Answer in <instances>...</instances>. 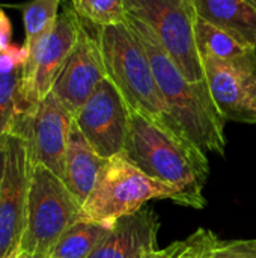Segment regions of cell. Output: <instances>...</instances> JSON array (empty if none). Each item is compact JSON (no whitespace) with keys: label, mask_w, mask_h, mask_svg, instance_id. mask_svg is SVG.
<instances>
[{"label":"cell","mask_w":256,"mask_h":258,"mask_svg":"<svg viewBox=\"0 0 256 258\" xmlns=\"http://www.w3.org/2000/svg\"><path fill=\"white\" fill-rule=\"evenodd\" d=\"M125 23L151 62L158 89L175 124L205 154L223 156L226 119L214 104L207 80L190 82L146 23L130 15H125Z\"/></svg>","instance_id":"6da1fadb"},{"label":"cell","mask_w":256,"mask_h":258,"mask_svg":"<svg viewBox=\"0 0 256 258\" xmlns=\"http://www.w3.org/2000/svg\"><path fill=\"white\" fill-rule=\"evenodd\" d=\"M121 154L148 177L172 187L177 204L196 210L207 206V154L183 135L131 110L130 132Z\"/></svg>","instance_id":"7a4b0ae2"},{"label":"cell","mask_w":256,"mask_h":258,"mask_svg":"<svg viewBox=\"0 0 256 258\" xmlns=\"http://www.w3.org/2000/svg\"><path fill=\"white\" fill-rule=\"evenodd\" d=\"M95 29L107 77L116 85L130 110L184 136L169 113L143 47L127 23Z\"/></svg>","instance_id":"3957f363"},{"label":"cell","mask_w":256,"mask_h":258,"mask_svg":"<svg viewBox=\"0 0 256 258\" xmlns=\"http://www.w3.org/2000/svg\"><path fill=\"white\" fill-rule=\"evenodd\" d=\"M81 203L63 180L42 165L32 163L24 230L20 240L29 258H47L59 237L78 221Z\"/></svg>","instance_id":"277c9868"},{"label":"cell","mask_w":256,"mask_h":258,"mask_svg":"<svg viewBox=\"0 0 256 258\" xmlns=\"http://www.w3.org/2000/svg\"><path fill=\"white\" fill-rule=\"evenodd\" d=\"M172 187L148 177L122 154L107 160L98 181L81 204L78 221L113 225L118 219L133 215L152 200H170Z\"/></svg>","instance_id":"5b68a950"},{"label":"cell","mask_w":256,"mask_h":258,"mask_svg":"<svg viewBox=\"0 0 256 258\" xmlns=\"http://www.w3.org/2000/svg\"><path fill=\"white\" fill-rule=\"evenodd\" d=\"M125 15L146 23L190 82L205 74L195 39L196 12L192 0H124Z\"/></svg>","instance_id":"8992f818"},{"label":"cell","mask_w":256,"mask_h":258,"mask_svg":"<svg viewBox=\"0 0 256 258\" xmlns=\"http://www.w3.org/2000/svg\"><path fill=\"white\" fill-rule=\"evenodd\" d=\"M81 30V20L72 8L59 12L53 30L27 48L18 86V113L32 112L44 100L71 54ZM17 118V116H15Z\"/></svg>","instance_id":"52a82bcc"},{"label":"cell","mask_w":256,"mask_h":258,"mask_svg":"<svg viewBox=\"0 0 256 258\" xmlns=\"http://www.w3.org/2000/svg\"><path fill=\"white\" fill-rule=\"evenodd\" d=\"M72 122L74 115L50 92L32 112L17 115L11 133L26 139L33 165H42L63 180Z\"/></svg>","instance_id":"ba28073f"},{"label":"cell","mask_w":256,"mask_h":258,"mask_svg":"<svg viewBox=\"0 0 256 258\" xmlns=\"http://www.w3.org/2000/svg\"><path fill=\"white\" fill-rule=\"evenodd\" d=\"M131 110L116 88L106 77L83 107L74 115V121L92 148L104 159H112L124 151L130 132Z\"/></svg>","instance_id":"9c48e42d"},{"label":"cell","mask_w":256,"mask_h":258,"mask_svg":"<svg viewBox=\"0 0 256 258\" xmlns=\"http://www.w3.org/2000/svg\"><path fill=\"white\" fill-rule=\"evenodd\" d=\"M5 148L6 163L0 187V258L20 245L32 172V159L24 138L11 133Z\"/></svg>","instance_id":"30bf717a"},{"label":"cell","mask_w":256,"mask_h":258,"mask_svg":"<svg viewBox=\"0 0 256 258\" xmlns=\"http://www.w3.org/2000/svg\"><path fill=\"white\" fill-rule=\"evenodd\" d=\"M210 94L226 121L256 124V62L229 63L201 54Z\"/></svg>","instance_id":"8fae6325"},{"label":"cell","mask_w":256,"mask_h":258,"mask_svg":"<svg viewBox=\"0 0 256 258\" xmlns=\"http://www.w3.org/2000/svg\"><path fill=\"white\" fill-rule=\"evenodd\" d=\"M106 77L107 71L98 41L81 21L78 39L60 70L51 92L75 115Z\"/></svg>","instance_id":"7c38bea8"},{"label":"cell","mask_w":256,"mask_h":258,"mask_svg":"<svg viewBox=\"0 0 256 258\" xmlns=\"http://www.w3.org/2000/svg\"><path fill=\"white\" fill-rule=\"evenodd\" d=\"M160 221L151 209L118 219L89 258H155Z\"/></svg>","instance_id":"4fadbf2b"},{"label":"cell","mask_w":256,"mask_h":258,"mask_svg":"<svg viewBox=\"0 0 256 258\" xmlns=\"http://www.w3.org/2000/svg\"><path fill=\"white\" fill-rule=\"evenodd\" d=\"M107 160L92 148L74 121L66 147L63 183L81 204L94 190Z\"/></svg>","instance_id":"5bb4252c"},{"label":"cell","mask_w":256,"mask_h":258,"mask_svg":"<svg viewBox=\"0 0 256 258\" xmlns=\"http://www.w3.org/2000/svg\"><path fill=\"white\" fill-rule=\"evenodd\" d=\"M198 17L256 47V5L249 0H192Z\"/></svg>","instance_id":"9a60e30c"},{"label":"cell","mask_w":256,"mask_h":258,"mask_svg":"<svg viewBox=\"0 0 256 258\" xmlns=\"http://www.w3.org/2000/svg\"><path fill=\"white\" fill-rule=\"evenodd\" d=\"M195 39L199 54H210L229 63L256 62V47L213 26L198 15L195 20Z\"/></svg>","instance_id":"2e32d148"},{"label":"cell","mask_w":256,"mask_h":258,"mask_svg":"<svg viewBox=\"0 0 256 258\" xmlns=\"http://www.w3.org/2000/svg\"><path fill=\"white\" fill-rule=\"evenodd\" d=\"M112 225L77 221L65 230L47 258H89Z\"/></svg>","instance_id":"e0dca14e"},{"label":"cell","mask_w":256,"mask_h":258,"mask_svg":"<svg viewBox=\"0 0 256 258\" xmlns=\"http://www.w3.org/2000/svg\"><path fill=\"white\" fill-rule=\"evenodd\" d=\"M59 5L60 0H30L23 5L26 48L33 47L53 30L59 17Z\"/></svg>","instance_id":"ac0fdd59"},{"label":"cell","mask_w":256,"mask_h":258,"mask_svg":"<svg viewBox=\"0 0 256 258\" xmlns=\"http://www.w3.org/2000/svg\"><path fill=\"white\" fill-rule=\"evenodd\" d=\"M72 9L89 26L106 27L125 21L124 0H71Z\"/></svg>","instance_id":"d6986e66"},{"label":"cell","mask_w":256,"mask_h":258,"mask_svg":"<svg viewBox=\"0 0 256 258\" xmlns=\"http://www.w3.org/2000/svg\"><path fill=\"white\" fill-rule=\"evenodd\" d=\"M21 70L0 73V148L5 147L18 113V86Z\"/></svg>","instance_id":"ffe728a7"},{"label":"cell","mask_w":256,"mask_h":258,"mask_svg":"<svg viewBox=\"0 0 256 258\" xmlns=\"http://www.w3.org/2000/svg\"><path fill=\"white\" fill-rule=\"evenodd\" d=\"M210 258H256V240H219Z\"/></svg>","instance_id":"44dd1931"},{"label":"cell","mask_w":256,"mask_h":258,"mask_svg":"<svg viewBox=\"0 0 256 258\" xmlns=\"http://www.w3.org/2000/svg\"><path fill=\"white\" fill-rule=\"evenodd\" d=\"M12 39V24L8 15L0 9V51L6 50L11 45Z\"/></svg>","instance_id":"7402d4cb"},{"label":"cell","mask_w":256,"mask_h":258,"mask_svg":"<svg viewBox=\"0 0 256 258\" xmlns=\"http://www.w3.org/2000/svg\"><path fill=\"white\" fill-rule=\"evenodd\" d=\"M2 258H29L27 255H26V252L21 249V246L18 245L17 248H14L11 252H8L5 257H2Z\"/></svg>","instance_id":"603a6c76"},{"label":"cell","mask_w":256,"mask_h":258,"mask_svg":"<svg viewBox=\"0 0 256 258\" xmlns=\"http://www.w3.org/2000/svg\"><path fill=\"white\" fill-rule=\"evenodd\" d=\"M5 163H6V148H0V187H2V180H3V172H5Z\"/></svg>","instance_id":"cb8c5ba5"},{"label":"cell","mask_w":256,"mask_h":258,"mask_svg":"<svg viewBox=\"0 0 256 258\" xmlns=\"http://www.w3.org/2000/svg\"><path fill=\"white\" fill-rule=\"evenodd\" d=\"M249 2H252V3H255L256 5V0H249Z\"/></svg>","instance_id":"d4e9b609"}]
</instances>
